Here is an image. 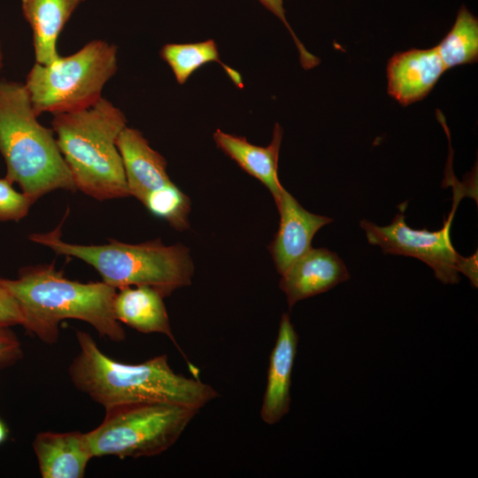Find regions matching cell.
<instances>
[{"label": "cell", "mask_w": 478, "mask_h": 478, "mask_svg": "<svg viewBox=\"0 0 478 478\" xmlns=\"http://www.w3.org/2000/svg\"><path fill=\"white\" fill-rule=\"evenodd\" d=\"M79 352L69 366L74 387L106 407L131 401H166L202 409L218 391L199 379L175 373L166 354L123 364L103 353L93 337L77 331Z\"/></svg>", "instance_id": "1"}, {"label": "cell", "mask_w": 478, "mask_h": 478, "mask_svg": "<svg viewBox=\"0 0 478 478\" xmlns=\"http://www.w3.org/2000/svg\"><path fill=\"white\" fill-rule=\"evenodd\" d=\"M0 285L18 302L24 317L21 326L45 343H57L58 325L66 319L83 320L111 341L126 339L113 311L117 289L104 281L69 280L52 263L23 267L17 279L0 277Z\"/></svg>", "instance_id": "2"}, {"label": "cell", "mask_w": 478, "mask_h": 478, "mask_svg": "<svg viewBox=\"0 0 478 478\" xmlns=\"http://www.w3.org/2000/svg\"><path fill=\"white\" fill-rule=\"evenodd\" d=\"M35 113L24 83L0 80V153L6 178L36 202L56 190H77L51 128Z\"/></svg>", "instance_id": "3"}, {"label": "cell", "mask_w": 478, "mask_h": 478, "mask_svg": "<svg viewBox=\"0 0 478 478\" xmlns=\"http://www.w3.org/2000/svg\"><path fill=\"white\" fill-rule=\"evenodd\" d=\"M51 127L77 189L100 201L130 196L116 144L127 127L119 108L102 97L90 108L53 115Z\"/></svg>", "instance_id": "4"}, {"label": "cell", "mask_w": 478, "mask_h": 478, "mask_svg": "<svg viewBox=\"0 0 478 478\" xmlns=\"http://www.w3.org/2000/svg\"><path fill=\"white\" fill-rule=\"evenodd\" d=\"M29 239L57 254L86 262L104 282L117 289L149 286L166 297L189 285L194 274L189 249L181 243L167 246L157 239L130 244L110 239L106 244H73L61 239V224L48 233L31 234Z\"/></svg>", "instance_id": "5"}, {"label": "cell", "mask_w": 478, "mask_h": 478, "mask_svg": "<svg viewBox=\"0 0 478 478\" xmlns=\"http://www.w3.org/2000/svg\"><path fill=\"white\" fill-rule=\"evenodd\" d=\"M102 423L87 432L94 457H153L173 446L198 409L166 401L108 405Z\"/></svg>", "instance_id": "6"}, {"label": "cell", "mask_w": 478, "mask_h": 478, "mask_svg": "<svg viewBox=\"0 0 478 478\" xmlns=\"http://www.w3.org/2000/svg\"><path fill=\"white\" fill-rule=\"evenodd\" d=\"M117 51L116 45L96 39L50 65L35 63L24 83L35 113L56 115L95 105L117 72Z\"/></svg>", "instance_id": "7"}, {"label": "cell", "mask_w": 478, "mask_h": 478, "mask_svg": "<svg viewBox=\"0 0 478 478\" xmlns=\"http://www.w3.org/2000/svg\"><path fill=\"white\" fill-rule=\"evenodd\" d=\"M458 204L454 206L443 226L437 231L426 228L413 229L405 223V215L397 213L387 226H378L366 220L360 221L367 241L379 246L384 253L413 257L433 269L437 280L444 284L459 281V274L466 276L475 288L478 286L477 253L469 258L461 256L450 238L451 220Z\"/></svg>", "instance_id": "8"}, {"label": "cell", "mask_w": 478, "mask_h": 478, "mask_svg": "<svg viewBox=\"0 0 478 478\" xmlns=\"http://www.w3.org/2000/svg\"><path fill=\"white\" fill-rule=\"evenodd\" d=\"M276 206L280 226L268 250L277 272L282 274L312 248V240L320 228L333 220L308 212L285 189Z\"/></svg>", "instance_id": "9"}, {"label": "cell", "mask_w": 478, "mask_h": 478, "mask_svg": "<svg viewBox=\"0 0 478 478\" xmlns=\"http://www.w3.org/2000/svg\"><path fill=\"white\" fill-rule=\"evenodd\" d=\"M281 275L280 289L289 308L350 279L343 261L326 248H311Z\"/></svg>", "instance_id": "10"}, {"label": "cell", "mask_w": 478, "mask_h": 478, "mask_svg": "<svg viewBox=\"0 0 478 478\" xmlns=\"http://www.w3.org/2000/svg\"><path fill=\"white\" fill-rule=\"evenodd\" d=\"M445 71L436 47L396 53L387 65L388 93L401 105L416 103L429 94Z\"/></svg>", "instance_id": "11"}, {"label": "cell", "mask_w": 478, "mask_h": 478, "mask_svg": "<svg viewBox=\"0 0 478 478\" xmlns=\"http://www.w3.org/2000/svg\"><path fill=\"white\" fill-rule=\"evenodd\" d=\"M297 343V333L289 314L283 313L270 355L266 386L260 408L261 420L267 425L278 423L289 412L291 374Z\"/></svg>", "instance_id": "12"}, {"label": "cell", "mask_w": 478, "mask_h": 478, "mask_svg": "<svg viewBox=\"0 0 478 478\" xmlns=\"http://www.w3.org/2000/svg\"><path fill=\"white\" fill-rule=\"evenodd\" d=\"M116 144L130 196L142 203L150 192L173 182L166 172V159L150 146L139 130L125 127Z\"/></svg>", "instance_id": "13"}, {"label": "cell", "mask_w": 478, "mask_h": 478, "mask_svg": "<svg viewBox=\"0 0 478 478\" xmlns=\"http://www.w3.org/2000/svg\"><path fill=\"white\" fill-rule=\"evenodd\" d=\"M42 478H82L94 458L86 433L41 432L33 442Z\"/></svg>", "instance_id": "14"}, {"label": "cell", "mask_w": 478, "mask_h": 478, "mask_svg": "<svg viewBox=\"0 0 478 478\" xmlns=\"http://www.w3.org/2000/svg\"><path fill=\"white\" fill-rule=\"evenodd\" d=\"M282 135L281 127L276 123L271 143L261 147L249 143L245 137L224 133L220 129L213 134L217 146L242 169L262 182L271 192L275 204L284 189L278 178V158Z\"/></svg>", "instance_id": "15"}, {"label": "cell", "mask_w": 478, "mask_h": 478, "mask_svg": "<svg viewBox=\"0 0 478 478\" xmlns=\"http://www.w3.org/2000/svg\"><path fill=\"white\" fill-rule=\"evenodd\" d=\"M113 311L116 319L143 334L158 333L174 343L164 297L149 286H127L117 289Z\"/></svg>", "instance_id": "16"}, {"label": "cell", "mask_w": 478, "mask_h": 478, "mask_svg": "<svg viewBox=\"0 0 478 478\" xmlns=\"http://www.w3.org/2000/svg\"><path fill=\"white\" fill-rule=\"evenodd\" d=\"M82 0H21L25 19L33 31L35 63L50 65L60 56L57 41Z\"/></svg>", "instance_id": "17"}, {"label": "cell", "mask_w": 478, "mask_h": 478, "mask_svg": "<svg viewBox=\"0 0 478 478\" xmlns=\"http://www.w3.org/2000/svg\"><path fill=\"white\" fill-rule=\"evenodd\" d=\"M159 55L181 85L205 64L216 62L238 88L243 87L240 73L220 60L217 44L212 39L190 43H166L161 48Z\"/></svg>", "instance_id": "18"}, {"label": "cell", "mask_w": 478, "mask_h": 478, "mask_svg": "<svg viewBox=\"0 0 478 478\" xmlns=\"http://www.w3.org/2000/svg\"><path fill=\"white\" fill-rule=\"evenodd\" d=\"M436 47L446 70L476 62L478 59L477 18L465 5H462L451 29Z\"/></svg>", "instance_id": "19"}, {"label": "cell", "mask_w": 478, "mask_h": 478, "mask_svg": "<svg viewBox=\"0 0 478 478\" xmlns=\"http://www.w3.org/2000/svg\"><path fill=\"white\" fill-rule=\"evenodd\" d=\"M142 204L177 230L189 228L190 200L173 182L148 194Z\"/></svg>", "instance_id": "20"}, {"label": "cell", "mask_w": 478, "mask_h": 478, "mask_svg": "<svg viewBox=\"0 0 478 478\" xmlns=\"http://www.w3.org/2000/svg\"><path fill=\"white\" fill-rule=\"evenodd\" d=\"M33 204L24 193L17 191L6 178L0 179V221L24 219Z\"/></svg>", "instance_id": "21"}, {"label": "cell", "mask_w": 478, "mask_h": 478, "mask_svg": "<svg viewBox=\"0 0 478 478\" xmlns=\"http://www.w3.org/2000/svg\"><path fill=\"white\" fill-rule=\"evenodd\" d=\"M268 11L274 14L287 27L291 35L293 41L297 48L299 53V59L302 66L305 69H311L320 64V59L310 53L304 44L299 41L293 29L289 26L283 7V0H258Z\"/></svg>", "instance_id": "22"}, {"label": "cell", "mask_w": 478, "mask_h": 478, "mask_svg": "<svg viewBox=\"0 0 478 478\" xmlns=\"http://www.w3.org/2000/svg\"><path fill=\"white\" fill-rule=\"evenodd\" d=\"M23 357L21 344L8 328H0V367L9 366Z\"/></svg>", "instance_id": "23"}, {"label": "cell", "mask_w": 478, "mask_h": 478, "mask_svg": "<svg viewBox=\"0 0 478 478\" xmlns=\"http://www.w3.org/2000/svg\"><path fill=\"white\" fill-rule=\"evenodd\" d=\"M23 321V313L18 302L0 285V328L22 325Z\"/></svg>", "instance_id": "24"}, {"label": "cell", "mask_w": 478, "mask_h": 478, "mask_svg": "<svg viewBox=\"0 0 478 478\" xmlns=\"http://www.w3.org/2000/svg\"><path fill=\"white\" fill-rule=\"evenodd\" d=\"M6 436V429L4 425L0 420V443H2Z\"/></svg>", "instance_id": "25"}, {"label": "cell", "mask_w": 478, "mask_h": 478, "mask_svg": "<svg viewBox=\"0 0 478 478\" xmlns=\"http://www.w3.org/2000/svg\"><path fill=\"white\" fill-rule=\"evenodd\" d=\"M2 66H3V51H2L1 43H0V70Z\"/></svg>", "instance_id": "26"}]
</instances>
